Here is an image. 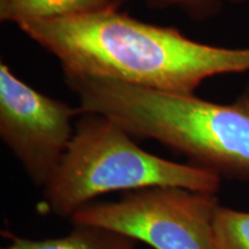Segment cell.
<instances>
[{
  "mask_svg": "<svg viewBox=\"0 0 249 249\" xmlns=\"http://www.w3.org/2000/svg\"><path fill=\"white\" fill-rule=\"evenodd\" d=\"M20 29L61 62L68 77H98L194 93L208 77L249 71V48H223L140 22L114 9L29 20Z\"/></svg>",
  "mask_w": 249,
  "mask_h": 249,
  "instance_id": "obj_1",
  "label": "cell"
},
{
  "mask_svg": "<svg viewBox=\"0 0 249 249\" xmlns=\"http://www.w3.org/2000/svg\"><path fill=\"white\" fill-rule=\"evenodd\" d=\"M81 111L186 154L218 176L249 179V86L231 104L98 77H68Z\"/></svg>",
  "mask_w": 249,
  "mask_h": 249,
  "instance_id": "obj_2",
  "label": "cell"
},
{
  "mask_svg": "<svg viewBox=\"0 0 249 249\" xmlns=\"http://www.w3.org/2000/svg\"><path fill=\"white\" fill-rule=\"evenodd\" d=\"M220 176L197 165L180 164L143 150L123 127L87 113L57 172L44 188L45 213L71 218L75 211L107 193L150 187H180L217 194Z\"/></svg>",
  "mask_w": 249,
  "mask_h": 249,
  "instance_id": "obj_3",
  "label": "cell"
},
{
  "mask_svg": "<svg viewBox=\"0 0 249 249\" xmlns=\"http://www.w3.org/2000/svg\"><path fill=\"white\" fill-rule=\"evenodd\" d=\"M216 194L180 187H150L120 200L89 203L70 218L73 225L101 226L154 249H216Z\"/></svg>",
  "mask_w": 249,
  "mask_h": 249,
  "instance_id": "obj_4",
  "label": "cell"
},
{
  "mask_svg": "<svg viewBox=\"0 0 249 249\" xmlns=\"http://www.w3.org/2000/svg\"><path fill=\"white\" fill-rule=\"evenodd\" d=\"M77 110L31 88L0 65V135L28 178L44 187L57 172L74 136Z\"/></svg>",
  "mask_w": 249,
  "mask_h": 249,
  "instance_id": "obj_5",
  "label": "cell"
},
{
  "mask_svg": "<svg viewBox=\"0 0 249 249\" xmlns=\"http://www.w3.org/2000/svg\"><path fill=\"white\" fill-rule=\"evenodd\" d=\"M2 234L9 242L1 249H136L138 242L127 235L93 225H74L70 234L53 239Z\"/></svg>",
  "mask_w": 249,
  "mask_h": 249,
  "instance_id": "obj_6",
  "label": "cell"
},
{
  "mask_svg": "<svg viewBox=\"0 0 249 249\" xmlns=\"http://www.w3.org/2000/svg\"><path fill=\"white\" fill-rule=\"evenodd\" d=\"M119 0H0L2 21L21 23L114 9Z\"/></svg>",
  "mask_w": 249,
  "mask_h": 249,
  "instance_id": "obj_7",
  "label": "cell"
},
{
  "mask_svg": "<svg viewBox=\"0 0 249 249\" xmlns=\"http://www.w3.org/2000/svg\"><path fill=\"white\" fill-rule=\"evenodd\" d=\"M216 249H249V211L218 205L213 218Z\"/></svg>",
  "mask_w": 249,
  "mask_h": 249,
  "instance_id": "obj_8",
  "label": "cell"
},
{
  "mask_svg": "<svg viewBox=\"0 0 249 249\" xmlns=\"http://www.w3.org/2000/svg\"><path fill=\"white\" fill-rule=\"evenodd\" d=\"M169 1L186 2V4H201V2H208L211 1V0H169Z\"/></svg>",
  "mask_w": 249,
  "mask_h": 249,
  "instance_id": "obj_9",
  "label": "cell"
}]
</instances>
